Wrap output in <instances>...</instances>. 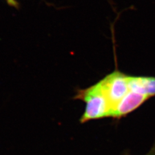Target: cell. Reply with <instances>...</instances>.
<instances>
[{
	"instance_id": "8992f818",
	"label": "cell",
	"mask_w": 155,
	"mask_h": 155,
	"mask_svg": "<svg viewBox=\"0 0 155 155\" xmlns=\"http://www.w3.org/2000/svg\"><path fill=\"white\" fill-rule=\"evenodd\" d=\"M7 1L10 5H12V6L17 5V3H16L15 0H7Z\"/></svg>"
},
{
	"instance_id": "3957f363",
	"label": "cell",
	"mask_w": 155,
	"mask_h": 155,
	"mask_svg": "<svg viewBox=\"0 0 155 155\" xmlns=\"http://www.w3.org/2000/svg\"><path fill=\"white\" fill-rule=\"evenodd\" d=\"M151 97L130 91L116 105L111 113V118L120 120L138 109Z\"/></svg>"
},
{
	"instance_id": "7a4b0ae2",
	"label": "cell",
	"mask_w": 155,
	"mask_h": 155,
	"mask_svg": "<svg viewBox=\"0 0 155 155\" xmlns=\"http://www.w3.org/2000/svg\"><path fill=\"white\" fill-rule=\"evenodd\" d=\"M129 76L120 71L116 70L99 81L113 110L130 91Z\"/></svg>"
},
{
	"instance_id": "6da1fadb",
	"label": "cell",
	"mask_w": 155,
	"mask_h": 155,
	"mask_svg": "<svg viewBox=\"0 0 155 155\" xmlns=\"http://www.w3.org/2000/svg\"><path fill=\"white\" fill-rule=\"evenodd\" d=\"M74 99L80 100L85 103V110L80 118L81 124L110 117L112 106L99 81L85 89H78Z\"/></svg>"
},
{
	"instance_id": "277c9868",
	"label": "cell",
	"mask_w": 155,
	"mask_h": 155,
	"mask_svg": "<svg viewBox=\"0 0 155 155\" xmlns=\"http://www.w3.org/2000/svg\"><path fill=\"white\" fill-rule=\"evenodd\" d=\"M130 91L146 94L151 97L155 96V77L129 76Z\"/></svg>"
},
{
	"instance_id": "5b68a950",
	"label": "cell",
	"mask_w": 155,
	"mask_h": 155,
	"mask_svg": "<svg viewBox=\"0 0 155 155\" xmlns=\"http://www.w3.org/2000/svg\"><path fill=\"white\" fill-rule=\"evenodd\" d=\"M126 155H129V154H126ZM145 155H155V144L153 145V147L149 151V153Z\"/></svg>"
}]
</instances>
